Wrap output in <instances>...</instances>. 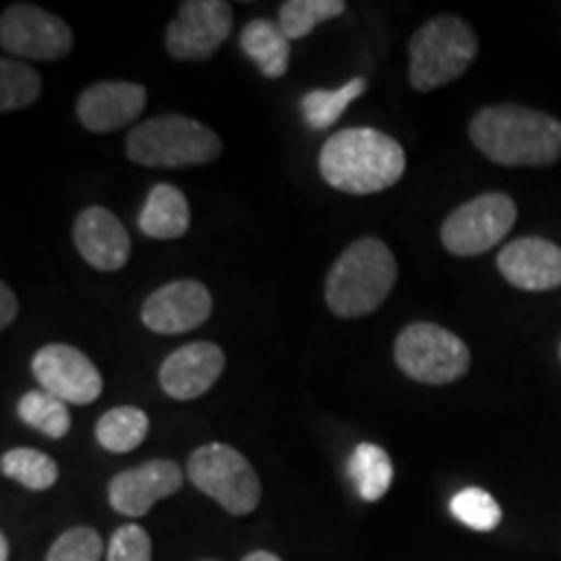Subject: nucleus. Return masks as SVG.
Segmentation results:
<instances>
[{"instance_id": "ddd939ff", "label": "nucleus", "mask_w": 561, "mask_h": 561, "mask_svg": "<svg viewBox=\"0 0 561 561\" xmlns=\"http://www.w3.org/2000/svg\"><path fill=\"white\" fill-rule=\"evenodd\" d=\"M182 481L185 476L174 460L140 462L110 481V504L125 517H144L153 504L178 494Z\"/></svg>"}, {"instance_id": "1a4fd4ad", "label": "nucleus", "mask_w": 561, "mask_h": 561, "mask_svg": "<svg viewBox=\"0 0 561 561\" xmlns=\"http://www.w3.org/2000/svg\"><path fill=\"white\" fill-rule=\"evenodd\" d=\"M0 45L11 58L60 60L73 50V32L39 5L13 3L0 16Z\"/></svg>"}, {"instance_id": "4be33fe9", "label": "nucleus", "mask_w": 561, "mask_h": 561, "mask_svg": "<svg viewBox=\"0 0 561 561\" xmlns=\"http://www.w3.org/2000/svg\"><path fill=\"white\" fill-rule=\"evenodd\" d=\"M367 91V79H351L339 89H314L301 100V117H305L307 128L325 130L339 121L343 110L351 102L359 100Z\"/></svg>"}, {"instance_id": "f8f14e48", "label": "nucleus", "mask_w": 561, "mask_h": 561, "mask_svg": "<svg viewBox=\"0 0 561 561\" xmlns=\"http://www.w3.org/2000/svg\"><path fill=\"white\" fill-rule=\"evenodd\" d=\"M210 310L214 299L206 286L201 280L180 278L149 294L140 307V320L153 333L178 335L203 325L210 318Z\"/></svg>"}, {"instance_id": "c756f323", "label": "nucleus", "mask_w": 561, "mask_h": 561, "mask_svg": "<svg viewBox=\"0 0 561 561\" xmlns=\"http://www.w3.org/2000/svg\"><path fill=\"white\" fill-rule=\"evenodd\" d=\"M19 314V301H16V294L9 284H0V328L3 331H9L11 322L16 320Z\"/></svg>"}, {"instance_id": "dca6fc26", "label": "nucleus", "mask_w": 561, "mask_h": 561, "mask_svg": "<svg viewBox=\"0 0 561 561\" xmlns=\"http://www.w3.org/2000/svg\"><path fill=\"white\" fill-rule=\"evenodd\" d=\"M496 268L512 286L525 291H549L561 286V248L541 237H523L504 244Z\"/></svg>"}, {"instance_id": "0eeeda50", "label": "nucleus", "mask_w": 561, "mask_h": 561, "mask_svg": "<svg viewBox=\"0 0 561 561\" xmlns=\"http://www.w3.org/2000/svg\"><path fill=\"white\" fill-rule=\"evenodd\" d=\"M396 364L421 385H450L471 369V348L437 322H411L396 339Z\"/></svg>"}, {"instance_id": "4468645a", "label": "nucleus", "mask_w": 561, "mask_h": 561, "mask_svg": "<svg viewBox=\"0 0 561 561\" xmlns=\"http://www.w3.org/2000/svg\"><path fill=\"white\" fill-rule=\"evenodd\" d=\"M227 356L219 343L195 341L167 356L159 369V385L174 401H195L219 382Z\"/></svg>"}, {"instance_id": "2f4dec72", "label": "nucleus", "mask_w": 561, "mask_h": 561, "mask_svg": "<svg viewBox=\"0 0 561 561\" xmlns=\"http://www.w3.org/2000/svg\"><path fill=\"white\" fill-rule=\"evenodd\" d=\"M9 553H11L9 538H5V536H0V561H9Z\"/></svg>"}, {"instance_id": "9d476101", "label": "nucleus", "mask_w": 561, "mask_h": 561, "mask_svg": "<svg viewBox=\"0 0 561 561\" xmlns=\"http://www.w3.org/2000/svg\"><path fill=\"white\" fill-rule=\"evenodd\" d=\"M234 11L224 0H185L167 26V53L174 60L203 62L229 39Z\"/></svg>"}, {"instance_id": "c85d7f7f", "label": "nucleus", "mask_w": 561, "mask_h": 561, "mask_svg": "<svg viewBox=\"0 0 561 561\" xmlns=\"http://www.w3.org/2000/svg\"><path fill=\"white\" fill-rule=\"evenodd\" d=\"M107 561H151V536L140 525H121L110 538Z\"/></svg>"}, {"instance_id": "b1692460", "label": "nucleus", "mask_w": 561, "mask_h": 561, "mask_svg": "<svg viewBox=\"0 0 561 561\" xmlns=\"http://www.w3.org/2000/svg\"><path fill=\"white\" fill-rule=\"evenodd\" d=\"M19 419L50 439H62L70 432L68 403L50 396L47 390H30L19 401Z\"/></svg>"}, {"instance_id": "412c9836", "label": "nucleus", "mask_w": 561, "mask_h": 561, "mask_svg": "<svg viewBox=\"0 0 561 561\" xmlns=\"http://www.w3.org/2000/svg\"><path fill=\"white\" fill-rule=\"evenodd\" d=\"M348 476L364 502H380L392 483L390 455L371 442H362L348 458Z\"/></svg>"}, {"instance_id": "a211bd4d", "label": "nucleus", "mask_w": 561, "mask_h": 561, "mask_svg": "<svg viewBox=\"0 0 561 561\" xmlns=\"http://www.w3.org/2000/svg\"><path fill=\"white\" fill-rule=\"evenodd\" d=\"M138 229L151 240H178L185 234L191 229V206H187L185 193L170 182L151 187L138 214Z\"/></svg>"}, {"instance_id": "7ed1b4c3", "label": "nucleus", "mask_w": 561, "mask_h": 561, "mask_svg": "<svg viewBox=\"0 0 561 561\" xmlns=\"http://www.w3.org/2000/svg\"><path fill=\"white\" fill-rule=\"evenodd\" d=\"M398 280V261L377 237L351 242L325 278V301L341 320L380 310Z\"/></svg>"}, {"instance_id": "cd10ccee", "label": "nucleus", "mask_w": 561, "mask_h": 561, "mask_svg": "<svg viewBox=\"0 0 561 561\" xmlns=\"http://www.w3.org/2000/svg\"><path fill=\"white\" fill-rule=\"evenodd\" d=\"M102 557L104 543L100 533L79 525V528H70L55 538L45 561H102Z\"/></svg>"}, {"instance_id": "20e7f679", "label": "nucleus", "mask_w": 561, "mask_h": 561, "mask_svg": "<svg viewBox=\"0 0 561 561\" xmlns=\"http://www.w3.org/2000/svg\"><path fill=\"white\" fill-rule=\"evenodd\" d=\"M128 159L151 170H185L219 159L221 138L193 117L159 115L130 130Z\"/></svg>"}, {"instance_id": "a878e982", "label": "nucleus", "mask_w": 561, "mask_h": 561, "mask_svg": "<svg viewBox=\"0 0 561 561\" xmlns=\"http://www.w3.org/2000/svg\"><path fill=\"white\" fill-rule=\"evenodd\" d=\"M42 96L39 73L11 55L0 60V110L16 112L32 107Z\"/></svg>"}, {"instance_id": "39448f33", "label": "nucleus", "mask_w": 561, "mask_h": 561, "mask_svg": "<svg viewBox=\"0 0 561 561\" xmlns=\"http://www.w3.org/2000/svg\"><path fill=\"white\" fill-rule=\"evenodd\" d=\"M479 55V37L460 16H434L409 42V79L416 91L458 81Z\"/></svg>"}, {"instance_id": "f03ea898", "label": "nucleus", "mask_w": 561, "mask_h": 561, "mask_svg": "<svg viewBox=\"0 0 561 561\" xmlns=\"http://www.w3.org/2000/svg\"><path fill=\"white\" fill-rule=\"evenodd\" d=\"M320 174L346 195L388 191L405 174V151L396 138L375 128L335 133L320 149Z\"/></svg>"}, {"instance_id": "2eb2a0df", "label": "nucleus", "mask_w": 561, "mask_h": 561, "mask_svg": "<svg viewBox=\"0 0 561 561\" xmlns=\"http://www.w3.org/2000/svg\"><path fill=\"white\" fill-rule=\"evenodd\" d=\"M146 107V87L130 81H100L83 89L76 115L91 133H115L136 123Z\"/></svg>"}, {"instance_id": "6e6552de", "label": "nucleus", "mask_w": 561, "mask_h": 561, "mask_svg": "<svg viewBox=\"0 0 561 561\" xmlns=\"http://www.w3.org/2000/svg\"><path fill=\"white\" fill-rule=\"evenodd\" d=\"M517 206L507 193H483L462 203L442 224V244L458 257H476L496 248L510 234Z\"/></svg>"}, {"instance_id": "5701e85b", "label": "nucleus", "mask_w": 561, "mask_h": 561, "mask_svg": "<svg viewBox=\"0 0 561 561\" xmlns=\"http://www.w3.org/2000/svg\"><path fill=\"white\" fill-rule=\"evenodd\" d=\"M0 471L5 479H13L30 491H47L58 481V462L50 455L32 450V447H16V450L3 453L0 458Z\"/></svg>"}, {"instance_id": "6ab92c4d", "label": "nucleus", "mask_w": 561, "mask_h": 561, "mask_svg": "<svg viewBox=\"0 0 561 561\" xmlns=\"http://www.w3.org/2000/svg\"><path fill=\"white\" fill-rule=\"evenodd\" d=\"M240 47L265 79H280L291 62V39L268 19H252L240 34Z\"/></svg>"}, {"instance_id": "393cba45", "label": "nucleus", "mask_w": 561, "mask_h": 561, "mask_svg": "<svg viewBox=\"0 0 561 561\" xmlns=\"http://www.w3.org/2000/svg\"><path fill=\"white\" fill-rule=\"evenodd\" d=\"M343 11L346 0H286L278 9V26L289 39H301Z\"/></svg>"}, {"instance_id": "aec40b11", "label": "nucleus", "mask_w": 561, "mask_h": 561, "mask_svg": "<svg viewBox=\"0 0 561 561\" xmlns=\"http://www.w3.org/2000/svg\"><path fill=\"white\" fill-rule=\"evenodd\" d=\"M149 413L136 405H121L96 421V442L107 453H130L149 437Z\"/></svg>"}, {"instance_id": "bb28decb", "label": "nucleus", "mask_w": 561, "mask_h": 561, "mask_svg": "<svg viewBox=\"0 0 561 561\" xmlns=\"http://www.w3.org/2000/svg\"><path fill=\"white\" fill-rule=\"evenodd\" d=\"M450 512L462 525H468V528L479 533L494 530L496 525L502 523L500 502H496L489 491L476 486L458 491L450 502Z\"/></svg>"}, {"instance_id": "7c9ffc66", "label": "nucleus", "mask_w": 561, "mask_h": 561, "mask_svg": "<svg viewBox=\"0 0 561 561\" xmlns=\"http://www.w3.org/2000/svg\"><path fill=\"white\" fill-rule=\"evenodd\" d=\"M242 561H284V559L276 557V553H273V551H263L261 549V551H250Z\"/></svg>"}, {"instance_id": "423d86ee", "label": "nucleus", "mask_w": 561, "mask_h": 561, "mask_svg": "<svg viewBox=\"0 0 561 561\" xmlns=\"http://www.w3.org/2000/svg\"><path fill=\"white\" fill-rule=\"evenodd\" d=\"M187 479L195 483V489L219 502L229 515L244 517L261 504L263 486L255 468L240 450L221 442H210L191 455Z\"/></svg>"}, {"instance_id": "72a5a7b5", "label": "nucleus", "mask_w": 561, "mask_h": 561, "mask_svg": "<svg viewBox=\"0 0 561 561\" xmlns=\"http://www.w3.org/2000/svg\"><path fill=\"white\" fill-rule=\"evenodd\" d=\"M203 561H216V559H203Z\"/></svg>"}, {"instance_id": "f257e3e1", "label": "nucleus", "mask_w": 561, "mask_h": 561, "mask_svg": "<svg viewBox=\"0 0 561 561\" xmlns=\"http://www.w3.org/2000/svg\"><path fill=\"white\" fill-rule=\"evenodd\" d=\"M468 136L502 167H549L561 159V123L520 104H494L473 115Z\"/></svg>"}, {"instance_id": "9b49d317", "label": "nucleus", "mask_w": 561, "mask_h": 561, "mask_svg": "<svg viewBox=\"0 0 561 561\" xmlns=\"http://www.w3.org/2000/svg\"><path fill=\"white\" fill-rule=\"evenodd\" d=\"M32 371L50 396L68 405H89L102 396L104 380L96 364L68 343H47L32 359Z\"/></svg>"}, {"instance_id": "f3484780", "label": "nucleus", "mask_w": 561, "mask_h": 561, "mask_svg": "<svg viewBox=\"0 0 561 561\" xmlns=\"http://www.w3.org/2000/svg\"><path fill=\"white\" fill-rule=\"evenodd\" d=\"M73 242L91 268L121 271L130 257V234L115 214L102 206L83 208L73 224Z\"/></svg>"}, {"instance_id": "473e14b6", "label": "nucleus", "mask_w": 561, "mask_h": 561, "mask_svg": "<svg viewBox=\"0 0 561 561\" xmlns=\"http://www.w3.org/2000/svg\"><path fill=\"white\" fill-rule=\"evenodd\" d=\"M559 359H561V346H559Z\"/></svg>"}]
</instances>
